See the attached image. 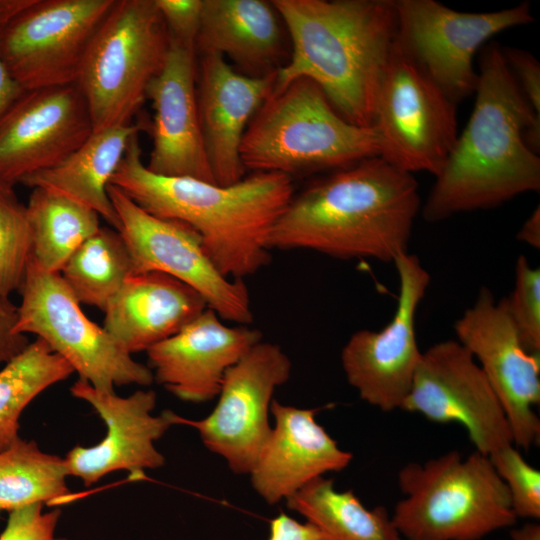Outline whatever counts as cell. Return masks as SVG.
<instances>
[{"label":"cell","mask_w":540,"mask_h":540,"mask_svg":"<svg viewBox=\"0 0 540 540\" xmlns=\"http://www.w3.org/2000/svg\"><path fill=\"white\" fill-rule=\"evenodd\" d=\"M457 341L474 357L506 414L513 444L528 451L538 445L540 420V353L524 345L507 310L482 287L473 305L456 320Z\"/></svg>","instance_id":"5bb4252c"},{"label":"cell","mask_w":540,"mask_h":540,"mask_svg":"<svg viewBox=\"0 0 540 540\" xmlns=\"http://www.w3.org/2000/svg\"><path fill=\"white\" fill-rule=\"evenodd\" d=\"M397 42L456 105L475 93L474 56L493 35L534 21L528 1L461 12L435 0H396Z\"/></svg>","instance_id":"30bf717a"},{"label":"cell","mask_w":540,"mask_h":540,"mask_svg":"<svg viewBox=\"0 0 540 540\" xmlns=\"http://www.w3.org/2000/svg\"><path fill=\"white\" fill-rule=\"evenodd\" d=\"M34 0H0V30L29 7Z\"/></svg>","instance_id":"60d3db41"},{"label":"cell","mask_w":540,"mask_h":540,"mask_svg":"<svg viewBox=\"0 0 540 540\" xmlns=\"http://www.w3.org/2000/svg\"><path fill=\"white\" fill-rule=\"evenodd\" d=\"M397 306L381 330H359L341 352L346 378L360 398L384 412L401 409L412 385L422 351L416 338V314L430 283V275L416 255L398 256Z\"/></svg>","instance_id":"9a60e30c"},{"label":"cell","mask_w":540,"mask_h":540,"mask_svg":"<svg viewBox=\"0 0 540 540\" xmlns=\"http://www.w3.org/2000/svg\"><path fill=\"white\" fill-rule=\"evenodd\" d=\"M268 540H322L319 532L309 523H300L285 513L270 522Z\"/></svg>","instance_id":"74e56055"},{"label":"cell","mask_w":540,"mask_h":540,"mask_svg":"<svg viewBox=\"0 0 540 540\" xmlns=\"http://www.w3.org/2000/svg\"><path fill=\"white\" fill-rule=\"evenodd\" d=\"M74 370L37 338L0 370V451L20 438L19 419L28 404Z\"/></svg>","instance_id":"f546056e"},{"label":"cell","mask_w":540,"mask_h":540,"mask_svg":"<svg viewBox=\"0 0 540 540\" xmlns=\"http://www.w3.org/2000/svg\"><path fill=\"white\" fill-rule=\"evenodd\" d=\"M70 392L94 408L107 433L97 445L76 446L68 452L64 458L68 475L80 478L88 487L114 471L126 470L130 478L141 479L145 469L165 464L154 443L173 424L167 410L159 416L152 415L156 405L153 390H138L121 397L115 391L98 390L79 378Z\"/></svg>","instance_id":"ac0fdd59"},{"label":"cell","mask_w":540,"mask_h":540,"mask_svg":"<svg viewBox=\"0 0 540 540\" xmlns=\"http://www.w3.org/2000/svg\"><path fill=\"white\" fill-rule=\"evenodd\" d=\"M42 510L43 504L35 503L9 511L0 540H68L55 535L61 511Z\"/></svg>","instance_id":"836d02e7"},{"label":"cell","mask_w":540,"mask_h":540,"mask_svg":"<svg viewBox=\"0 0 540 540\" xmlns=\"http://www.w3.org/2000/svg\"><path fill=\"white\" fill-rule=\"evenodd\" d=\"M170 39L195 48L203 0H155Z\"/></svg>","instance_id":"e575fe53"},{"label":"cell","mask_w":540,"mask_h":540,"mask_svg":"<svg viewBox=\"0 0 540 540\" xmlns=\"http://www.w3.org/2000/svg\"><path fill=\"white\" fill-rule=\"evenodd\" d=\"M1 511V510H0Z\"/></svg>","instance_id":"7bdbcfd3"},{"label":"cell","mask_w":540,"mask_h":540,"mask_svg":"<svg viewBox=\"0 0 540 540\" xmlns=\"http://www.w3.org/2000/svg\"><path fill=\"white\" fill-rule=\"evenodd\" d=\"M285 500L322 540H402L385 507L366 508L353 490H336L332 479L320 476Z\"/></svg>","instance_id":"484cf974"},{"label":"cell","mask_w":540,"mask_h":540,"mask_svg":"<svg viewBox=\"0 0 540 540\" xmlns=\"http://www.w3.org/2000/svg\"><path fill=\"white\" fill-rule=\"evenodd\" d=\"M141 130L143 123L95 131L61 163L25 177L21 184L74 200L97 212L117 230L118 218L108 186L131 137Z\"/></svg>","instance_id":"d4e9b609"},{"label":"cell","mask_w":540,"mask_h":540,"mask_svg":"<svg viewBox=\"0 0 540 540\" xmlns=\"http://www.w3.org/2000/svg\"><path fill=\"white\" fill-rule=\"evenodd\" d=\"M18 306L10 297L0 294V364H6L30 343L24 334L15 331Z\"/></svg>","instance_id":"8d00e7d4"},{"label":"cell","mask_w":540,"mask_h":540,"mask_svg":"<svg viewBox=\"0 0 540 540\" xmlns=\"http://www.w3.org/2000/svg\"><path fill=\"white\" fill-rule=\"evenodd\" d=\"M506 63L523 96L532 110L540 117V64L530 52L502 47Z\"/></svg>","instance_id":"d590c367"},{"label":"cell","mask_w":540,"mask_h":540,"mask_svg":"<svg viewBox=\"0 0 540 540\" xmlns=\"http://www.w3.org/2000/svg\"><path fill=\"white\" fill-rule=\"evenodd\" d=\"M170 46L155 0H114L91 39L75 85L93 132L131 124Z\"/></svg>","instance_id":"52a82bcc"},{"label":"cell","mask_w":540,"mask_h":540,"mask_svg":"<svg viewBox=\"0 0 540 540\" xmlns=\"http://www.w3.org/2000/svg\"><path fill=\"white\" fill-rule=\"evenodd\" d=\"M23 91L24 89L13 79L0 57V113Z\"/></svg>","instance_id":"f35d334b"},{"label":"cell","mask_w":540,"mask_h":540,"mask_svg":"<svg viewBox=\"0 0 540 540\" xmlns=\"http://www.w3.org/2000/svg\"><path fill=\"white\" fill-rule=\"evenodd\" d=\"M287 43L286 27L272 1L203 0L197 56L220 54L240 73L264 77L288 60Z\"/></svg>","instance_id":"603a6c76"},{"label":"cell","mask_w":540,"mask_h":540,"mask_svg":"<svg viewBox=\"0 0 540 540\" xmlns=\"http://www.w3.org/2000/svg\"><path fill=\"white\" fill-rule=\"evenodd\" d=\"M33 262L60 273L75 250L99 228V214L53 191L35 187L26 205Z\"/></svg>","instance_id":"4316f807"},{"label":"cell","mask_w":540,"mask_h":540,"mask_svg":"<svg viewBox=\"0 0 540 540\" xmlns=\"http://www.w3.org/2000/svg\"><path fill=\"white\" fill-rule=\"evenodd\" d=\"M401 409L431 422L462 425L476 451L487 456L513 444L496 393L472 354L457 340L440 341L422 352Z\"/></svg>","instance_id":"2e32d148"},{"label":"cell","mask_w":540,"mask_h":540,"mask_svg":"<svg viewBox=\"0 0 540 540\" xmlns=\"http://www.w3.org/2000/svg\"><path fill=\"white\" fill-rule=\"evenodd\" d=\"M505 302L524 345L540 353V270L525 256L517 259L514 289Z\"/></svg>","instance_id":"d6a6232c"},{"label":"cell","mask_w":540,"mask_h":540,"mask_svg":"<svg viewBox=\"0 0 540 540\" xmlns=\"http://www.w3.org/2000/svg\"><path fill=\"white\" fill-rule=\"evenodd\" d=\"M290 41L274 90L306 77L347 121L372 127L397 40L396 0H273Z\"/></svg>","instance_id":"277c9868"},{"label":"cell","mask_w":540,"mask_h":540,"mask_svg":"<svg viewBox=\"0 0 540 540\" xmlns=\"http://www.w3.org/2000/svg\"><path fill=\"white\" fill-rule=\"evenodd\" d=\"M108 196L118 218L117 231L130 253L133 274L165 273L194 289L222 320L238 325L253 321L245 283L221 273L195 230L148 213L113 184L108 186Z\"/></svg>","instance_id":"8fae6325"},{"label":"cell","mask_w":540,"mask_h":540,"mask_svg":"<svg viewBox=\"0 0 540 540\" xmlns=\"http://www.w3.org/2000/svg\"><path fill=\"white\" fill-rule=\"evenodd\" d=\"M506 485L517 518H540V472L530 465L514 444L488 456Z\"/></svg>","instance_id":"1f68e13d"},{"label":"cell","mask_w":540,"mask_h":540,"mask_svg":"<svg viewBox=\"0 0 540 540\" xmlns=\"http://www.w3.org/2000/svg\"><path fill=\"white\" fill-rule=\"evenodd\" d=\"M133 274L126 243L114 228L101 227L70 256L60 275L80 304L105 311Z\"/></svg>","instance_id":"f1b7e54d"},{"label":"cell","mask_w":540,"mask_h":540,"mask_svg":"<svg viewBox=\"0 0 540 540\" xmlns=\"http://www.w3.org/2000/svg\"><path fill=\"white\" fill-rule=\"evenodd\" d=\"M259 330L227 326L210 308L146 352L153 378L182 401L219 395L226 372L261 341Z\"/></svg>","instance_id":"ffe728a7"},{"label":"cell","mask_w":540,"mask_h":540,"mask_svg":"<svg viewBox=\"0 0 540 540\" xmlns=\"http://www.w3.org/2000/svg\"><path fill=\"white\" fill-rule=\"evenodd\" d=\"M206 308L205 300L176 278L156 271L136 273L109 302L103 328L132 355L173 336Z\"/></svg>","instance_id":"cb8c5ba5"},{"label":"cell","mask_w":540,"mask_h":540,"mask_svg":"<svg viewBox=\"0 0 540 540\" xmlns=\"http://www.w3.org/2000/svg\"><path fill=\"white\" fill-rule=\"evenodd\" d=\"M240 155L246 170L306 175L380 155L374 127L344 119L311 79L272 90L251 119Z\"/></svg>","instance_id":"5b68a950"},{"label":"cell","mask_w":540,"mask_h":540,"mask_svg":"<svg viewBox=\"0 0 540 540\" xmlns=\"http://www.w3.org/2000/svg\"><path fill=\"white\" fill-rule=\"evenodd\" d=\"M318 409H301L273 400L274 427L250 472L254 490L270 505L288 498L328 472H340L352 453L342 450L317 423Z\"/></svg>","instance_id":"7402d4cb"},{"label":"cell","mask_w":540,"mask_h":540,"mask_svg":"<svg viewBox=\"0 0 540 540\" xmlns=\"http://www.w3.org/2000/svg\"><path fill=\"white\" fill-rule=\"evenodd\" d=\"M420 208L414 175L372 156L330 171L293 195L269 246L394 262L408 252Z\"/></svg>","instance_id":"7a4b0ae2"},{"label":"cell","mask_w":540,"mask_h":540,"mask_svg":"<svg viewBox=\"0 0 540 540\" xmlns=\"http://www.w3.org/2000/svg\"><path fill=\"white\" fill-rule=\"evenodd\" d=\"M380 157L408 172L436 177L458 137L457 105L399 46L378 91L373 126Z\"/></svg>","instance_id":"9c48e42d"},{"label":"cell","mask_w":540,"mask_h":540,"mask_svg":"<svg viewBox=\"0 0 540 540\" xmlns=\"http://www.w3.org/2000/svg\"><path fill=\"white\" fill-rule=\"evenodd\" d=\"M170 38V37H169ZM195 48L170 39L165 63L146 91L154 110L147 169L169 177L215 183L200 127Z\"/></svg>","instance_id":"d6986e66"},{"label":"cell","mask_w":540,"mask_h":540,"mask_svg":"<svg viewBox=\"0 0 540 540\" xmlns=\"http://www.w3.org/2000/svg\"><path fill=\"white\" fill-rule=\"evenodd\" d=\"M21 303L15 331L35 334L94 388L150 385L152 370L126 352L103 327L91 321L60 273L47 272L30 259L18 291Z\"/></svg>","instance_id":"ba28073f"},{"label":"cell","mask_w":540,"mask_h":540,"mask_svg":"<svg viewBox=\"0 0 540 540\" xmlns=\"http://www.w3.org/2000/svg\"><path fill=\"white\" fill-rule=\"evenodd\" d=\"M517 238L532 246L533 248L540 247V208L537 206L528 219L521 226Z\"/></svg>","instance_id":"ab89813d"},{"label":"cell","mask_w":540,"mask_h":540,"mask_svg":"<svg viewBox=\"0 0 540 540\" xmlns=\"http://www.w3.org/2000/svg\"><path fill=\"white\" fill-rule=\"evenodd\" d=\"M93 133L75 84L24 90L0 113V182L13 186L52 168Z\"/></svg>","instance_id":"e0dca14e"},{"label":"cell","mask_w":540,"mask_h":540,"mask_svg":"<svg viewBox=\"0 0 540 540\" xmlns=\"http://www.w3.org/2000/svg\"><path fill=\"white\" fill-rule=\"evenodd\" d=\"M397 481L404 498L391 518L406 540H480L517 521L506 485L476 450L407 463Z\"/></svg>","instance_id":"8992f818"},{"label":"cell","mask_w":540,"mask_h":540,"mask_svg":"<svg viewBox=\"0 0 540 540\" xmlns=\"http://www.w3.org/2000/svg\"><path fill=\"white\" fill-rule=\"evenodd\" d=\"M511 540H540V525L527 523L511 531Z\"/></svg>","instance_id":"b9f144b4"},{"label":"cell","mask_w":540,"mask_h":540,"mask_svg":"<svg viewBox=\"0 0 540 540\" xmlns=\"http://www.w3.org/2000/svg\"><path fill=\"white\" fill-rule=\"evenodd\" d=\"M114 0H34L0 30V57L33 90L75 84L85 53Z\"/></svg>","instance_id":"4fadbf2b"},{"label":"cell","mask_w":540,"mask_h":540,"mask_svg":"<svg viewBox=\"0 0 540 540\" xmlns=\"http://www.w3.org/2000/svg\"><path fill=\"white\" fill-rule=\"evenodd\" d=\"M290 374L291 361L281 347L260 341L226 372L218 402L206 418L190 420L167 410L168 417L172 424L197 429L204 445L232 472L250 474L272 431L273 393Z\"/></svg>","instance_id":"7c38bea8"},{"label":"cell","mask_w":540,"mask_h":540,"mask_svg":"<svg viewBox=\"0 0 540 540\" xmlns=\"http://www.w3.org/2000/svg\"><path fill=\"white\" fill-rule=\"evenodd\" d=\"M275 80L276 73L264 77L244 75L220 54L199 56L197 108L216 184L228 186L245 177L240 155L242 140L251 119L272 92Z\"/></svg>","instance_id":"44dd1931"},{"label":"cell","mask_w":540,"mask_h":540,"mask_svg":"<svg viewBox=\"0 0 540 540\" xmlns=\"http://www.w3.org/2000/svg\"><path fill=\"white\" fill-rule=\"evenodd\" d=\"M473 111L422 206L427 222L501 205L540 189V117L496 42L479 57Z\"/></svg>","instance_id":"6da1fadb"},{"label":"cell","mask_w":540,"mask_h":540,"mask_svg":"<svg viewBox=\"0 0 540 540\" xmlns=\"http://www.w3.org/2000/svg\"><path fill=\"white\" fill-rule=\"evenodd\" d=\"M138 135L131 137L110 184L148 213L190 226L217 268L231 279L255 274L269 263L272 229L294 195L291 177L252 172L220 186L157 175L142 161Z\"/></svg>","instance_id":"3957f363"},{"label":"cell","mask_w":540,"mask_h":540,"mask_svg":"<svg viewBox=\"0 0 540 540\" xmlns=\"http://www.w3.org/2000/svg\"><path fill=\"white\" fill-rule=\"evenodd\" d=\"M32 237L26 205L13 186L0 182V294L19 291L31 259Z\"/></svg>","instance_id":"4dcf8cb0"},{"label":"cell","mask_w":540,"mask_h":540,"mask_svg":"<svg viewBox=\"0 0 540 540\" xmlns=\"http://www.w3.org/2000/svg\"><path fill=\"white\" fill-rule=\"evenodd\" d=\"M67 476L64 458L41 451L33 440L17 439L0 451V510L68 503L73 495Z\"/></svg>","instance_id":"83f0119b"}]
</instances>
